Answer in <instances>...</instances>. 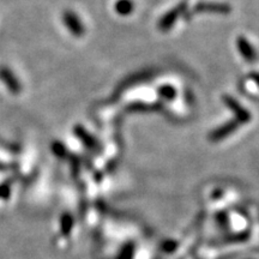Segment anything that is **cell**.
<instances>
[{
	"instance_id": "1",
	"label": "cell",
	"mask_w": 259,
	"mask_h": 259,
	"mask_svg": "<svg viewBox=\"0 0 259 259\" xmlns=\"http://www.w3.org/2000/svg\"><path fill=\"white\" fill-rule=\"evenodd\" d=\"M0 79L5 83V85L7 86L8 90H11L12 93H18L20 90L18 80L14 78L13 73L5 66L0 67Z\"/></svg>"
}]
</instances>
